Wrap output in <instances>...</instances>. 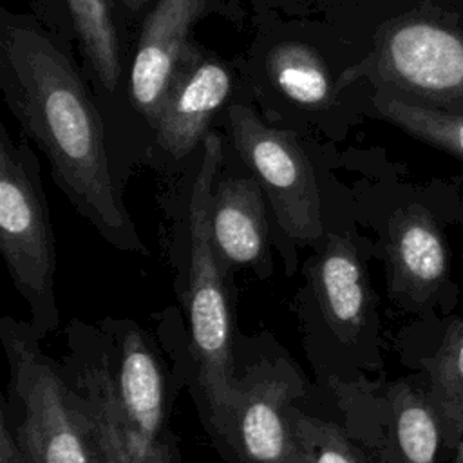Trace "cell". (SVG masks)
Wrapping results in <instances>:
<instances>
[{"instance_id": "1", "label": "cell", "mask_w": 463, "mask_h": 463, "mask_svg": "<svg viewBox=\"0 0 463 463\" xmlns=\"http://www.w3.org/2000/svg\"><path fill=\"white\" fill-rule=\"evenodd\" d=\"M72 47L34 14L2 7L4 103L47 157L52 181L72 206L118 248L143 251L110 174L98 96Z\"/></svg>"}, {"instance_id": "2", "label": "cell", "mask_w": 463, "mask_h": 463, "mask_svg": "<svg viewBox=\"0 0 463 463\" xmlns=\"http://www.w3.org/2000/svg\"><path fill=\"white\" fill-rule=\"evenodd\" d=\"M222 163L224 139L212 130L203 143L188 201L190 273L186 297L192 354L217 436L222 432L235 403L239 380L232 354V311L222 277L226 266L213 246L210 228V206Z\"/></svg>"}, {"instance_id": "3", "label": "cell", "mask_w": 463, "mask_h": 463, "mask_svg": "<svg viewBox=\"0 0 463 463\" xmlns=\"http://www.w3.org/2000/svg\"><path fill=\"white\" fill-rule=\"evenodd\" d=\"M4 318L11 389L22 409L14 439L25 463H107L81 392L71 391L34 338Z\"/></svg>"}, {"instance_id": "4", "label": "cell", "mask_w": 463, "mask_h": 463, "mask_svg": "<svg viewBox=\"0 0 463 463\" xmlns=\"http://www.w3.org/2000/svg\"><path fill=\"white\" fill-rule=\"evenodd\" d=\"M0 251L27 302L36 335L58 326L56 253L40 163L31 146L0 125Z\"/></svg>"}, {"instance_id": "5", "label": "cell", "mask_w": 463, "mask_h": 463, "mask_svg": "<svg viewBox=\"0 0 463 463\" xmlns=\"http://www.w3.org/2000/svg\"><path fill=\"white\" fill-rule=\"evenodd\" d=\"M360 80L445 110L463 105V31L425 14L387 20L371 51L344 71L340 83L345 89Z\"/></svg>"}, {"instance_id": "6", "label": "cell", "mask_w": 463, "mask_h": 463, "mask_svg": "<svg viewBox=\"0 0 463 463\" xmlns=\"http://www.w3.org/2000/svg\"><path fill=\"white\" fill-rule=\"evenodd\" d=\"M219 121L241 163L259 181L280 232L298 242L320 239L322 195L313 163L297 134L269 125L241 99L230 103Z\"/></svg>"}, {"instance_id": "7", "label": "cell", "mask_w": 463, "mask_h": 463, "mask_svg": "<svg viewBox=\"0 0 463 463\" xmlns=\"http://www.w3.org/2000/svg\"><path fill=\"white\" fill-rule=\"evenodd\" d=\"M298 29L268 25L259 31L244 65L248 90L280 119L326 125L340 123V78L331 60Z\"/></svg>"}, {"instance_id": "8", "label": "cell", "mask_w": 463, "mask_h": 463, "mask_svg": "<svg viewBox=\"0 0 463 463\" xmlns=\"http://www.w3.org/2000/svg\"><path fill=\"white\" fill-rule=\"evenodd\" d=\"M300 382L284 362L259 364L237 380L219 438L242 463H307L295 427Z\"/></svg>"}, {"instance_id": "9", "label": "cell", "mask_w": 463, "mask_h": 463, "mask_svg": "<svg viewBox=\"0 0 463 463\" xmlns=\"http://www.w3.org/2000/svg\"><path fill=\"white\" fill-rule=\"evenodd\" d=\"M235 65L195 40L184 51L152 127L154 146L174 161L204 143L212 125L233 99L241 76Z\"/></svg>"}, {"instance_id": "10", "label": "cell", "mask_w": 463, "mask_h": 463, "mask_svg": "<svg viewBox=\"0 0 463 463\" xmlns=\"http://www.w3.org/2000/svg\"><path fill=\"white\" fill-rule=\"evenodd\" d=\"M215 0H154L143 18L125 74L130 109L152 130L166 89L184 51L194 42V25Z\"/></svg>"}, {"instance_id": "11", "label": "cell", "mask_w": 463, "mask_h": 463, "mask_svg": "<svg viewBox=\"0 0 463 463\" xmlns=\"http://www.w3.org/2000/svg\"><path fill=\"white\" fill-rule=\"evenodd\" d=\"M112 382L128 443L137 452H150L165 438V380L154 351L137 329H127L121 338Z\"/></svg>"}, {"instance_id": "12", "label": "cell", "mask_w": 463, "mask_h": 463, "mask_svg": "<svg viewBox=\"0 0 463 463\" xmlns=\"http://www.w3.org/2000/svg\"><path fill=\"white\" fill-rule=\"evenodd\" d=\"M391 289L414 302L430 298L447 277V250L430 213L411 204L398 210L387 232Z\"/></svg>"}, {"instance_id": "13", "label": "cell", "mask_w": 463, "mask_h": 463, "mask_svg": "<svg viewBox=\"0 0 463 463\" xmlns=\"http://www.w3.org/2000/svg\"><path fill=\"white\" fill-rule=\"evenodd\" d=\"M210 228L224 266L262 262L268 244L266 195L250 172L219 175L210 206Z\"/></svg>"}, {"instance_id": "14", "label": "cell", "mask_w": 463, "mask_h": 463, "mask_svg": "<svg viewBox=\"0 0 463 463\" xmlns=\"http://www.w3.org/2000/svg\"><path fill=\"white\" fill-rule=\"evenodd\" d=\"M81 67L99 99H112L127 74V18L118 0H65Z\"/></svg>"}, {"instance_id": "15", "label": "cell", "mask_w": 463, "mask_h": 463, "mask_svg": "<svg viewBox=\"0 0 463 463\" xmlns=\"http://www.w3.org/2000/svg\"><path fill=\"white\" fill-rule=\"evenodd\" d=\"M313 286L333 333L342 340L356 338L369 311V284L347 235H329L313 268Z\"/></svg>"}, {"instance_id": "16", "label": "cell", "mask_w": 463, "mask_h": 463, "mask_svg": "<svg viewBox=\"0 0 463 463\" xmlns=\"http://www.w3.org/2000/svg\"><path fill=\"white\" fill-rule=\"evenodd\" d=\"M439 421L429 396L405 382L387 392V432L382 463H436Z\"/></svg>"}, {"instance_id": "17", "label": "cell", "mask_w": 463, "mask_h": 463, "mask_svg": "<svg viewBox=\"0 0 463 463\" xmlns=\"http://www.w3.org/2000/svg\"><path fill=\"white\" fill-rule=\"evenodd\" d=\"M80 389L107 463H177L174 443L165 436L150 452H137L128 443L114 394L112 374L105 362L80 373Z\"/></svg>"}, {"instance_id": "18", "label": "cell", "mask_w": 463, "mask_h": 463, "mask_svg": "<svg viewBox=\"0 0 463 463\" xmlns=\"http://www.w3.org/2000/svg\"><path fill=\"white\" fill-rule=\"evenodd\" d=\"M429 400L439 421L441 441L456 449L463 438V320L454 322L427 362Z\"/></svg>"}, {"instance_id": "19", "label": "cell", "mask_w": 463, "mask_h": 463, "mask_svg": "<svg viewBox=\"0 0 463 463\" xmlns=\"http://www.w3.org/2000/svg\"><path fill=\"white\" fill-rule=\"evenodd\" d=\"M371 103L378 118L463 161V112L416 103L382 89H374Z\"/></svg>"}, {"instance_id": "20", "label": "cell", "mask_w": 463, "mask_h": 463, "mask_svg": "<svg viewBox=\"0 0 463 463\" xmlns=\"http://www.w3.org/2000/svg\"><path fill=\"white\" fill-rule=\"evenodd\" d=\"M295 427L307 463H369L362 450L333 421L295 411Z\"/></svg>"}, {"instance_id": "21", "label": "cell", "mask_w": 463, "mask_h": 463, "mask_svg": "<svg viewBox=\"0 0 463 463\" xmlns=\"http://www.w3.org/2000/svg\"><path fill=\"white\" fill-rule=\"evenodd\" d=\"M34 16L56 36L76 45L74 24L71 20L65 0H29Z\"/></svg>"}, {"instance_id": "22", "label": "cell", "mask_w": 463, "mask_h": 463, "mask_svg": "<svg viewBox=\"0 0 463 463\" xmlns=\"http://www.w3.org/2000/svg\"><path fill=\"white\" fill-rule=\"evenodd\" d=\"M0 463H25L14 434L9 430L5 414H2L0 421Z\"/></svg>"}, {"instance_id": "23", "label": "cell", "mask_w": 463, "mask_h": 463, "mask_svg": "<svg viewBox=\"0 0 463 463\" xmlns=\"http://www.w3.org/2000/svg\"><path fill=\"white\" fill-rule=\"evenodd\" d=\"M154 0H118L127 22L141 20Z\"/></svg>"}, {"instance_id": "24", "label": "cell", "mask_w": 463, "mask_h": 463, "mask_svg": "<svg viewBox=\"0 0 463 463\" xmlns=\"http://www.w3.org/2000/svg\"><path fill=\"white\" fill-rule=\"evenodd\" d=\"M454 463H463V438H461V441L458 443V450H456Z\"/></svg>"}]
</instances>
